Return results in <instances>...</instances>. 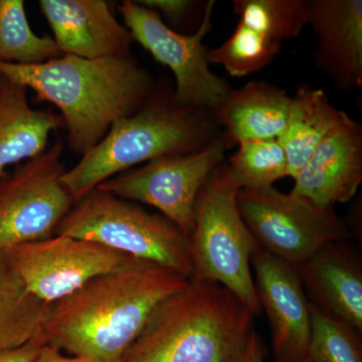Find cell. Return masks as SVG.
Instances as JSON below:
<instances>
[{"label": "cell", "mask_w": 362, "mask_h": 362, "mask_svg": "<svg viewBox=\"0 0 362 362\" xmlns=\"http://www.w3.org/2000/svg\"><path fill=\"white\" fill-rule=\"evenodd\" d=\"M189 279L168 267L128 257L108 273L51 305L47 344L89 362H123L162 300Z\"/></svg>", "instance_id": "1"}, {"label": "cell", "mask_w": 362, "mask_h": 362, "mask_svg": "<svg viewBox=\"0 0 362 362\" xmlns=\"http://www.w3.org/2000/svg\"><path fill=\"white\" fill-rule=\"evenodd\" d=\"M0 75L59 109L66 145L84 156L112 126L135 113L156 93L148 71L132 56L83 59L64 54L39 65L0 63Z\"/></svg>", "instance_id": "2"}, {"label": "cell", "mask_w": 362, "mask_h": 362, "mask_svg": "<svg viewBox=\"0 0 362 362\" xmlns=\"http://www.w3.org/2000/svg\"><path fill=\"white\" fill-rule=\"evenodd\" d=\"M255 316L223 286L189 279L157 305L123 362H240Z\"/></svg>", "instance_id": "3"}, {"label": "cell", "mask_w": 362, "mask_h": 362, "mask_svg": "<svg viewBox=\"0 0 362 362\" xmlns=\"http://www.w3.org/2000/svg\"><path fill=\"white\" fill-rule=\"evenodd\" d=\"M220 134L211 112L181 106L173 94L156 90L139 110L120 119L63 182L76 202L104 181L161 157L199 151Z\"/></svg>", "instance_id": "4"}, {"label": "cell", "mask_w": 362, "mask_h": 362, "mask_svg": "<svg viewBox=\"0 0 362 362\" xmlns=\"http://www.w3.org/2000/svg\"><path fill=\"white\" fill-rule=\"evenodd\" d=\"M239 188L225 163L209 176L195 202L194 230L188 237L192 280L218 283L259 313L251 259L258 242L238 207Z\"/></svg>", "instance_id": "5"}, {"label": "cell", "mask_w": 362, "mask_h": 362, "mask_svg": "<svg viewBox=\"0 0 362 362\" xmlns=\"http://www.w3.org/2000/svg\"><path fill=\"white\" fill-rule=\"evenodd\" d=\"M54 235L90 240L192 278L187 235L163 214L149 213L138 204L98 188L74 204Z\"/></svg>", "instance_id": "6"}, {"label": "cell", "mask_w": 362, "mask_h": 362, "mask_svg": "<svg viewBox=\"0 0 362 362\" xmlns=\"http://www.w3.org/2000/svg\"><path fill=\"white\" fill-rule=\"evenodd\" d=\"M238 207L259 247L298 266L331 243L349 242L352 232L334 207L273 187L240 189Z\"/></svg>", "instance_id": "7"}, {"label": "cell", "mask_w": 362, "mask_h": 362, "mask_svg": "<svg viewBox=\"0 0 362 362\" xmlns=\"http://www.w3.org/2000/svg\"><path fill=\"white\" fill-rule=\"evenodd\" d=\"M214 6V0L207 1L201 25L190 35L175 32L158 13L137 1L124 0L118 6L124 25L134 42L173 71L175 101L181 106L209 112L216 110L233 90L226 80L209 69V49L204 44L213 28Z\"/></svg>", "instance_id": "8"}, {"label": "cell", "mask_w": 362, "mask_h": 362, "mask_svg": "<svg viewBox=\"0 0 362 362\" xmlns=\"http://www.w3.org/2000/svg\"><path fill=\"white\" fill-rule=\"evenodd\" d=\"M64 147L57 139L0 177V251L54 237L76 204L63 182Z\"/></svg>", "instance_id": "9"}, {"label": "cell", "mask_w": 362, "mask_h": 362, "mask_svg": "<svg viewBox=\"0 0 362 362\" xmlns=\"http://www.w3.org/2000/svg\"><path fill=\"white\" fill-rule=\"evenodd\" d=\"M220 134L194 153L161 157L104 181L98 189L158 209L189 237L195 202L228 150Z\"/></svg>", "instance_id": "10"}, {"label": "cell", "mask_w": 362, "mask_h": 362, "mask_svg": "<svg viewBox=\"0 0 362 362\" xmlns=\"http://www.w3.org/2000/svg\"><path fill=\"white\" fill-rule=\"evenodd\" d=\"M4 252L26 290L47 304L70 296L129 257L97 243L68 235L26 243Z\"/></svg>", "instance_id": "11"}, {"label": "cell", "mask_w": 362, "mask_h": 362, "mask_svg": "<svg viewBox=\"0 0 362 362\" xmlns=\"http://www.w3.org/2000/svg\"><path fill=\"white\" fill-rule=\"evenodd\" d=\"M251 267L259 307L270 325L275 362H303L310 340L311 311L296 266L259 247Z\"/></svg>", "instance_id": "12"}, {"label": "cell", "mask_w": 362, "mask_h": 362, "mask_svg": "<svg viewBox=\"0 0 362 362\" xmlns=\"http://www.w3.org/2000/svg\"><path fill=\"white\" fill-rule=\"evenodd\" d=\"M291 194L321 207L349 202L362 182V127L345 116L293 177Z\"/></svg>", "instance_id": "13"}, {"label": "cell", "mask_w": 362, "mask_h": 362, "mask_svg": "<svg viewBox=\"0 0 362 362\" xmlns=\"http://www.w3.org/2000/svg\"><path fill=\"white\" fill-rule=\"evenodd\" d=\"M63 54L83 59L131 56L132 35L104 0H40Z\"/></svg>", "instance_id": "14"}, {"label": "cell", "mask_w": 362, "mask_h": 362, "mask_svg": "<svg viewBox=\"0 0 362 362\" xmlns=\"http://www.w3.org/2000/svg\"><path fill=\"white\" fill-rule=\"evenodd\" d=\"M316 66L337 87L362 86L361 0H310Z\"/></svg>", "instance_id": "15"}, {"label": "cell", "mask_w": 362, "mask_h": 362, "mask_svg": "<svg viewBox=\"0 0 362 362\" xmlns=\"http://www.w3.org/2000/svg\"><path fill=\"white\" fill-rule=\"evenodd\" d=\"M296 268L309 303L362 332V264L354 247L331 243Z\"/></svg>", "instance_id": "16"}, {"label": "cell", "mask_w": 362, "mask_h": 362, "mask_svg": "<svg viewBox=\"0 0 362 362\" xmlns=\"http://www.w3.org/2000/svg\"><path fill=\"white\" fill-rule=\"evenodd\" d=\"M291 97L264 81H252L230 90L211 112L228 148L252 140L278 139L289 117Z\"/></svg>", "instance_id": "17"}, {"label": "cell", "mask_w": 362, "mask_h": 362, "mask_svg": "<svg viewBox=\"0 0 362 362\" xmlns=\"http://www.w3.org/2000/svg\"><path fill=\"white\" fill-rule=\"evenodd\" d=\"M64 127L59 114L30 106L28 89L0 78V177L11 165L40 156L49 148V137Z\"/></svg>", "instance_id": "18"}, {"label": "cell", "mask_w": 362, "mask_h": 362, "mask_svg": "<svg viewBox=\"0 0 362 362\" xmlns=\"http://www.w3.org/2000/svg\"><path fill=\"white\" fill-rule=\"evenodd\" d=\"M346 115L331 104L322 90L308 85L299 87L291 97L287 124L278 138L287 157L290 177L296 175L316 147Z\"/></svg>", "instance_id": "19"}, {"label": "cell", "mask_w": 362, "mask_h": 362, "mask_svg": "<svg viewBox=\"0 0 362 362\" xmlns=\"http://www.w3.org/2000/svg\"><path fill=\"white\" fill-rule=\"evenodd\" d=\"M51 305L26 290L0 251V352L21 346L40 332Z\"/></svg>", "instance_id": "20"}, {"label": "cell", "mask_w": 362, "mask_h": 362, "mask_svg": "<svg viewBox=\"0 0 362 362\" xmlns=\"http://www.w3.org/2000/svg\"><path fill=\"white\" fill-rule=\"evenodd\" d=\"M62 56L52 37L33 32L23 0H0V63L39 65Z\"/></svg>", "instance_id": "21"}, {"label": "cell", "mask_w": 362, "mask_h": 362, "mask_svg": "<svg viewBox=\"0 0 362 362\" xmlns=\"http://www.w3.org/2000/svg\"><path fill=\"white\" fill-rule=\"evenodd\" d=\"M239 23L282 45L308 25L310 0H235Z\"/></svg>", "instance_id": "22"}, {"label": "cell", "mask_w": 362, "mask_h": 362, "mask_svg": "<svg viewBox=\"0 0 362 362\" xmlns=\"http://www.w3.org/2000/svg\"><path fill=\"white\" fill-rule=\"evenodd\" d=\"M237 146L225 166L239 189L273 187L276 181L289 176L287 157L278 139L252 140Z\"/></svg>", "instance_id": "23"}, {"label": "cell", "mask_w": 362, "mask_h": 362, "mask_svg": "<svg viewBox=\"0 0 362 362\" xmlns=\"http://www.w3.org/2000/svg\"><path fill=\"white\" fill-rule=\"evenodd\" d=\"M282 45L238 23L230 37L209 49V64L223 66L228 75L243 78L263 70L278 56Z\"/></svg>", "instance_id": "24"}, {"label": "cell", "mask_w": 362, "mask_h": 362, "mask_svg": "<svg viewBox=\"0 0 362 362\" xmlns=\"http://www.w3.org/2000/svg\"><path fill=\"white\" fill-rule=\"evenodd\" d=\"M311 335L303 362H362V332L310 304Z\"/></svg>", "instance_id": "25"}, {"label": "cell", "mask_w": 362, "mask_h": 362, "mask_svg": "<svg viewBox=\"0 0 362 362\" xmlns=\"http://www.w3.org/2000/svg\"><path fill=\"white\" fill-rule=\"evenodd\" d=\"M138 4L163 16L175 25L206 9V2L194 0H138Z\"/></svg>", "instance_id": "26"}, {"label": "cell", "mask_w": 362, "mask_h": 362, "mask_svg": "<svg viewBox=\"0 0 362 362\" xmlns=\"http://www.w3.org/2000/svg\"><path fill=\"white\" fill-rule=\"evenodd\" d=\"M45 344H47V340L42 329L21 346L0 352V362H30Z\"/></svg>", "instance_id": "27"}, {"label": "cell", "mask_w": 362, "mask_h": 362, "mask_svg": "<svg viewBox=\"0 0 362 362\" xmlns=\"http://www.w3.org/2000/svg\"><path fill=\"white\" fill-rule=\"evenodd\" d=\"M30 362H89L87 359L81 358L77 356H66L62 354L61 350L52 346L49 344H45L37 352V356L33 357Z\"/></svg>", "instance_id": "28"}, {"label": "cell", "mask_w": 362, "mask_h": 362, "mask_svg": "<svg viewBox=\"0 0 362 362\" xmlns=\"http://www.w3.org/2000/svg\"><path fill=\"white\" fill-rule=\"evenodd\" d=\"M267 349L263 339L255 331L240 362H266Z\"/></svg>", "instance_id": "29"}, {"label": "cell", "mask_w": 362, "mask_h": 362, "mask_svg": "<svg viewBox=\"0 0 362 362\" xmlns=\"http://www.w3.org/2000/svg\"><path fill=\"white\" fill-rule=\"evenodd\" d=\"M0 78H1V75H0Z\"/></svg>", "instance_id": "30"}]
</instances>
